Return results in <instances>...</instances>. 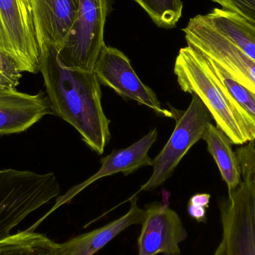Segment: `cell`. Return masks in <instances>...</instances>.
<instances>
[{
  "mask_svg": "<svg viewBox=\"0 0 255 255\" xmlns=\"http://www.w3.org/2000/svg\"><path fill=\"white\" fill-rule=\"evenodd\" d=\"M40 52V72L53 115L75 128L91 150L103 154L112 137L111 121L102 106L95 72L64 67L54 46H43Z\"/></svg>",
  "mask_w": 255,
  "mask_h": 255,
  "instance_id": "cell-1",
  "label": "cell"
},
{
  "mask_svg": "<svg viewBox=\"0 0 255 255\" xmlns=\"http://www.w3.org/2000/svg\"><path fill=\"white\" fill-rule=\"evenodd\" d=\"M174 73L184 92L196 94L211 117L238 145L255 140V121L220 88L208 70L199 51L190 46L181 48L175 59Z\"/></svg>",
  "mask_w": 255,
  "mask_h": 255,
  "instance_id": "cell-2",
  "label": "cell"
},
{
  "mask_svg": "<svg viewBox=\"0 0 255 255\" xmlns=\"http://www.w3.org/2000/svg\"><path fill=\"white\" fill-rule=\"evenodd\" d=\"M61 193L53 172L0 169V241L13 228Z\"/></svg>",
  "mask_w": 255,
  "mask_h": 255,
  "instance_id": "cell-3",
  "label": "cell"
},
{
  "mask_svg": "<svg viewBox=\"0 0 255 255\" xmlns=\"http://www.w3.org/2000/svg\"><path fill=\"white\" fill-rule=\"evenodd\" d=\"M191 103L184 112L172 109L176 121L175 129L160 152L152 160L153 172L139 191H149L169 179L178 163L192 146L202 139L212 117L197 95L193 94Z\"/></svg>",
  "mask_w": 255,
  "mask_h": 255,
  "instance_id": "cell-4",
  "label": "cell"
},
{
  "mask_svg": "<svg viewBox=\"0 0 255 255\" xmlns=\"http://www.w3.org/2000/svg\"><path fill=\"white\" fill-rule=\"evenodd\" d=\"M111 0H79L74 25L61 50L64 67L94 71L104 42L105 25Z\"/></svg>",
  "mask_w": 255,
  "mask_h": 255,
  "instance_id": "cell-5",
  "label": "cell"
},
{
  "mask_svg": "<svg viewBox=\"0 0 255 255\" xmlns=\"http://www.w3.org/2000/svg\"><path fill=\"white\" fill-rule=\"evenodd\" d=\"M222 239L214 255H255V184L243 180L220 207Z\"/></svg>",
  "mask_w": 255,
  "mask_h": 255,
  "instance_id": "cell-6",
  "label": "cell"
},
{
  "mask_svg": "<svg viewBox=\"0 0 255 255\" xmlns=\"http://www.w3.org/2000/svg\"><path fill=\"white\" fill-rule=\"evenodd\" d=\"M182 31L187 46L217 61L255 94V61L219 31L205 15L192 17Z\"/></svg>",
  "mask_w": 255,
  "mask_h": 255,
  "instance_id": "cell-7",
  "label": "cell"
},
{
  "mask_svg": "<svg viewBox=\"0 0 255 255\" xmlns=\"http://www.w3.org/2000/svg\"><path fill=\"white\" fill-rule=\"evenodd\" d=\"M0 49L21 73L40 71V48L26 0H0Z\"/></svg>",
  "mask_w": 255,
  "mask_h": 255,
  "instance_id": "cell-8",
  "label": "cell"
},
{
  "mask_svg": "<svg viewBox=\"0 0 255 255\" xmlns=\"http://www.w3.org/2000/svg\"><path fill=\"white\" fill-rule=\"evenodd\" d=\"M94 72L100 85L112 88L125 100H133L147 106L160 116L173 118L172 111L161 107L155 93L142 83L131 67L129 58L119 49L105 44Z\"/></svg>",
  "mask_w": 255,
  "mask_h": 255,
  "instance_id": "cell-9",
  "label": "cell"
},
{
  "mask_svg": "<svg viewBox=\"0 0 255 255\" xmlns=\"http://www.w3.org/2000/svg\"><path fill=\"white\" fill-rule=\"evenodd\" d=\"M187 232L175 211L163 203L150 204L138 238V255H179Z\"/></svg>",
  "mask_w": 255,
  "mask_h": 255,
  "instance_id": "cell-10",
  "label": "cell"
},
{
  "mask_svg": "<svg viewBox=\"0 0 255 255\" xmlns=\"http://www.w3.org/2000/svg\"><path fill=\"white\" fill-rule=\"evenodd\" d=\"M39 48L64 46L74 25L79 0H29Z\"/></svg>",
  "mask_w": 255,
  "mask_h": 255,
  "instance_id": "cell-11",
  "label": "cell"
},
{
  "mask_svg": "<svg viewBox=\"0 0 255 255\" xmlns=\"http://www.w3.org/2000/svg\"><path fill=\"white\" fill-rule=\"evenodd\" d=\"M48 115L53 112L46 93L0 88V136L25 131Z\"/></svg>",
  "mask_w": 255,
  "mask_h": 255,
  "instance_id": "cell-12",
  "label": "cell"
},
{
  "mask_svg": "<svg viewBox=\"0 0 255 255\" xmlns=\"http://www.w3.org/2000/svg\"><path fill=\"white\" fill-rule=\"evenodd\" d=\"M158 136L157 128L150 130L147 134L130 146L113 150L109 155L101 159L102 166L97 173L86 181L72 187L64 196L58 199L55 208L70 202L76 195L100 178L123 172L124 175H130L139 168L152 166V160L148 152Z\"/></svg>",
  "mask_w": 255,
  "mask_h": 255,
  "instance_id": "cell-13",
  "label": "cell"
},
{
  "mask_svg": "<svg viewBox=\"0 0 255 255\" xmlns=\"http://www.w3.org/2000/svg\"><path fill=\"white\" fill-rule=\"evenodd\" d=\"M137 199L136 195L130 198V209L118 220L64 244H58V255H94L128 228L133 225H142L145 210L138 206Z\"/></svg>",
  "mask_w": 255,
  "mask_h": 255,
  "instance_id": "cell-14",
  "label": "cell"
},
{
  "mask_svg": "<svg viewBox=\"0 0 255 255\" xmlns=\"http://www.w3.org/2000/svg\"><path fill=\"white\" fill-rule=\"evenodd\" d=\"M202 139L206 142L208 150L215 160L222 178L232 193L242 182V172L232 141L217 126L210 124Z\"/></svg>",
  "mask_w": 255,
  "mask_h": 255,
  "instance_id": "cell-15",
  "label": "cell"
},
{
  "mask_svg": "<svg viewBox=\"0 0 255 255\" xmlns=\"http://www.w3.org/2000/svg\"><path fill=\"white\" fill-rule=\"evenodd\" d=\"M205 18L255 61V23L232 12L213 9Z\"/></svg>",
  "mask_w": 255,
  "mask_h": 255,
  "instance_id": "cell-16",
  "label": "cell"
},
{
  "mask_svg": "<svg viewBox=\"0 0 255 255\" xmlns=\"http://www.w3.org/2000/svg\"><path fill=\"white\" fill-rule=\"evenodd\" d=\"M58 244L27 230L0 241V255H58Z\"/></svg>",
  "mask_w": 255,
  "mask_h": 255,
  "instance_id": "cell-17",
  "label": "cell"
},
{
  "mask_svg": "<svg viewBox=\"0 0 255 255\" xmlns=\"http://www.w3.org/2000/svg\"><path fill=\"white\" fill-rule=\"evenodd\" d=\"M197 50V49H196ZM198 51V50H197ZM202 58L220 88L237 103L246 113L255 121V94L238 82L223 66L202 54Z\"/></svg>",
  "mask_w": 255,
  "mask_h": 255,
  "instance_id": "cell-18",
  "label": "cell"
},
{
  "mask_svg": "<svg viewBox=\"0 0 255 255\" xmlns=\"http://www.w3.org/2000/svg\"><path fill=\"white\" fill-rule=\"evenodd\" d=\"M148 13L153 22L163 28L176 26L181 17V0H133Z\"/></svg>",
  "mask_w": 255,
  "mask_h": 255,
  "instance_id": "cell-19",
  "label": "cell"
},
{
  "mask_svg": "<svg viewBox=\"0 0 255 255\" xmlns=\"http://www.w3.org/2000/svg\"><path fill=\"white\" fill-rule=\"evenodd\" d=\"M15 61L0 49V88L16 89L22 78Z\"/></svg>",
  "mask_w": 255,
  "mask_h": 255,
  "instance_id": "cell-20",
  "label": "cell"
},
{
  "mask_svg": "<svg viewBox=\"0 0 255 255\" xmlns=\"http://www.w3.org/2000/svg\"><path fill=\"white\" fill-rule=\"evenodd\" d=\"M237 156L244 180H249L255 184V142H248L237 150Z\"/></svg>",
  "mask_w": 255,
  "mask_h": 255,
  "instance_id": "cell-21",
  "label": "cell"
},
{
  "mask_svg": "<svg viewBox=\"0 0 255 255\" xmlns=\"http://www.w3.org/2000/svg\"><path fill=\"white\" fill-rule=\"evenodd\" d=\"M223 10L237 13L255 23V0H211Z\"/></svg>",
  "mask_w": 255,
  "mask_h": 255,
  "instance_id": "cell-22",
  "label": "cell"
},
{
  "mask_svg": "<svg viewBox=\"0 0 255 255\" xmlns=\"http://www.w3.org/2000/svg\"><path fill=\"white\" fill-rule=\"evenodd\" d=\"M187 212L190 217L194 219L197 223H206L207 208L188 204Z\"/></svg>",
  "mask_w": 255,
  "mask_h": 255,
  "instance_id": "cell-23",
  "label": "cell"
},
{
  "mask_svg": "<svg viewBox=\"0 0 255 255\" xmlns=\"http://www.w3.org/2000/svg\"><path fill=\"white\" fill-rule=\"evenodd\" d=\"M210 201L211 195L208 193H196L190 198L188 204L208 209L209 208Z\"/></svg>",
  "mask_w": 255,
  "mask_h": 255,
  "instance_id": "cell-24",
  "label": "cell"
},
{
  "mask_svg": "<svg viewBox=\"0 0 255 255\" xmlns=\"http://www.w3.org/2000/svg\"><path fill=\"white\" fill-rule=\"evenodd\" d=\"M27 1H28L29 2V0H26Z\"/></svg>",
  "mask_w": 255,
  "mask_h": 255,
  "instance_id": "cell-25",
  "label": "cell"
}]
</instances>
